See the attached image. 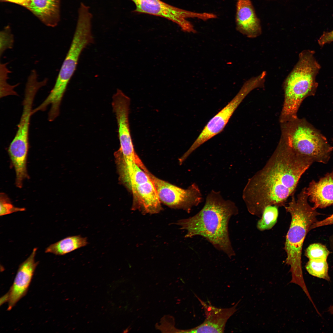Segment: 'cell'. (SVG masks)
Returning a JSON list of instances; mask_svg holds the SVG:
<instances>
[{
    "instance_id": "obj_18",
    "label": "cell",
    "mask_w": 333,
    "mask_h": 333,
    "mask_svg": "<svg viewBox=\"0 0 333 333\" xmlns=\"http://www.w3.org/2000/svg\"><path fill=\"white\" fill-rule=\"evenodd\" d=\"M329 251L319 243L311 244L306 249L305 254L309 261L306 268L310 274L316 277L324 275L328 271L327 258Z\"/></svg>"
},
{
    "instance_id": "obj_7",
    "label": "cell",
    "mask_w": 333,
    "mask_h": 333,
    "mask_svg": "<svg viewBox=\"0 0 333 333\" xmlns=\"http://www.w3.org/2000/svg\"><path fill=\"white\" fill-rule=\"evenodd\" d=\"M262 84L261 79L257 76L245 81L235 97L209 121L191 147L181 157V159L185 161L199 146L220 133L246 97L253 90L261 88Z\"/></svg>"
},
{
    "instance_id": "obj_28",
    "label": "cell",
    "mask_w": 333,
    "mask_h": 333,
    "mask_svg": "<svg viewBox=\"0 0 333 333\" xmlns=\"http://www.w3.org/2000/svg\"><path fill=\"white\" fill-rule=\"evenodd\" d=\"M332 142H333V138H332Z\"/></svg>"
},
{
    "instance_id": "obj_9",
    "label": "cell",
    "mask_w": 333,
    "mask_h": 333,
    "mask_svg": "<svg viewBox=\"0 0 333 333\" xmlns=\"http://www.w3.org/2000/svg\"><path fill=\"white\" fill-rule=\"evenodd\" d=\"M130 98L117 89L112 97V105L118 127L120 147L116 152L123 158L135 162L144 171L148 170L134 149L130 130L129 114Z\"/></svg>"
},
{
    "instance_id": "obj_4",
    "label": "cell",
    "mask_w": 333,
    "mask_h": 333,
    "mask_svg": "<svg viewBox=\"0 0 333 333\" xmlns=\"http://www.w3.org/2000/svg\"><path fill=\"white\" fill-rule=\"evenodd\" d=\"M314 54V51L310 49L300 52L297 62L283 82L284 100L280 123L297 117L303 101L315 94L318 85L316 78L321 67Z\"/></svg>"
},
{
    "instance_id": "obj_24",
    "label": "cell",
    "mask_w": 333,
    "mask_h": 333,
    "mask_svg": "<svg viewBox=\"0 0 333 333\" xmlns=\"http://www.w3.org/2000/svg\"><path fill=\"white\" fill-rule=\"evenodd\" d=\"M318 42L319 44L321 46L333 42V30L330 31L324 32L318 39Z\"/></svg>"
},
{
    "instance_id": "obj_19",
    "label": "cell",
    "mask_w": 333,
    "mask_h": 333,
    "mask_svg": "<svg viewBox=\"0 0 333 333\" xmlns=\"http://www.w3.org/2000/svg\"><path fill=\"white\" fill-rule=\"evenodd\" d=\"M88 244L87 238L80 235L69 236L51 245L46 249L45 252L57 255H63L84 247Z\"/></svg>"
},
{
    "instance_id": "obj_2",
    "label": "cell",
    "mask_w": 333,
    "mask_h": 333,
    "mask_svg": "<svg viewBox=\"0 0 333 333\" xmlns=\"http://www.w3.org/2000/svg\"><path fill=\"white\" fill-rule=\"evenodd\" d=\"M238 213L235 203L225 200L219 191L212 190L202 209L194 216L179 220L176 224L187 231L185 237L199 236L217 249L231 257L235 255L230 240L228 225L231 218Z\"/></svg>"
},
{
    "instance_id": "obj_10",
    "label": "cell",
    "mask_w": 333,
    "mask_h": 333,
    "mask_svg": "<svg viewBox=\"0 0 333 333\" xmlns=\"http://www.w3.org/2000/svg\"><path fill=\"white\" fill-rule=\"evenodd\" d=\"M131 0L136 6L134 12L166 18L177 24L185 32H196L194 26L187 20L188 18H196L206 21L209 18L208 13L195 12L182 9L161 0Z\"/></svg>"
},
{
    "instance_id": "obj_22",
    "label": "cell",
    "mask_w": 333,
    "mask_h": 333,
    "mask_svg": "<svg viewBox=\"0 0 333 333\" xmlns=\"http://www.w3.org/2000/svg\"><path fill=\"white\" fill-rule=\"evenodd\" d=\"M14 40L13 35L9 27L7 26L0 33V56L1 57L7 49H12Z\"/></svg>"
},
{
    "instance_id": "obj_1",
    "label": "cell",
    "mask_w": 333,
    "mask_h": 333,
    "mask_svg": "<svg viewBox=\"0 0 333 333\" xmlns=\"http://www.w3.org/2000/svg\"><path fill=\"white\" fill-rule=\"evenodd\" d=\"M313 162L295 152L281 137L265 165L249 179L243 190L242 199L249 212L258 215L268 206H285L302 176Z\"/></svg>"
},
{
    "instance_id": "obj_14",
    "label": "cell",
    "mask_w": 333,
    "mask_h": 333,
    "mask_svg": "<svg viewBox=\"0 0 333 333\" xmlns=\"http://www.w3.org/2000/svg\"><path fill=\"white\" fill-rule=\"evenodd\" d=\"M236 23L237 31L249 38H256L262 33L260 20L250 0H237Z\"/></svg>"
},
{
    "instance_id": "obj_12",
    "label": "cell",
    "mask_w": 333,
    "mask_h": 333,
    "mask_svg": "<svg viewBox=\"0 0 333 333\" xmlns=\"http://www.w3.org/2000/svg\"><path fill=\"white\" fill-rule=\"evenodd\" d=\"M37 249L34 248L30 256L19 266L12 285L7 292L8 310H11L27 292L39 263L35 260Z\"/></svg>"
},
{
    "instance_id": "obj_6",
    "label": "cell",
    "mask_w": 333,
    "mask_h": 333,
    "mask_svg": "<svg viewBox=\"0 0 333 333\" xmlns=\"http://www.w3.org/2000/svg\"><path fill=\"white\" fill-rule=\"evenodd\" d=\"M93 42L91 24L85 21L78 22L69 49L54 85L47 96L50 102L56 105L61 103L68 85L76 69L81 53L86 46Z\"/></svg>"
},
{
    "instance_id": "obj_3",
    "label": "cell",
    "mask_w": 333,
    "mask_h": 333,
    "mask_svg": "<svg viewBox=\"0 0 333 333\" xmlns=\"http://www.w3.org/2000/svg\"><path fill=\"white\" fill-rule=\"evenodd\" d=\"M291 197L288 205L284 206L291 217L285 243V249L287 256L286 263L290 266V271L292 276L290 282L304 289L306 285L302 266V246L311 226L318 221L317 217L320 214L308 203L306 187L302 190L298 195L296 199L294 195Z\"/></svg>"
},
{
    "instance_id": "obj_20",
    "label": "cell",
    "mask_w": 333,
    "mask_h": 333,
    "mask_svg": "<svg viewBox=\"0 0 333 333\" xmlns=\"http://www.w3.org/2000/svg\"><path fill=\"white\" fill-rule=\"evenodd\" d=\"M278 207L270 205L264 209L261 219L257 224L258 229L261 231L272 228L276 223L278 217Z\"/></svg>"
},
{
    "instance_id": "obj_27",
    "label": "cell",
    "mask_w": 333,
    "mask_h": 333,
    "mask_svg": "<svg viewBox=\"0 0 333 333\" xmlns=\"http://www.w3.org/2000/svg\"><path fill=\"white\" fill-rule=\"evenodd\" d=\"M328 311L331 314L333 315V305L331 306L328 309Z\"/></svg>"
},
{
    "instance_id": "obj_11",
    "label": "cell",
    "mask_w": 333,
    "mask_h": 333,
    "mask_svg": "<svg viewBox=\"0 0 333 333\" xmlns=\"http://www.w3.org/2000/svg\"><path fill=\"white\" fill-rule=\"evenodd\" d=\"M202 305L206 315L204 321L191 329L181 330V333H223L228 320L237 311L239 301L232 307L220 308L207 304L196 295Z\"/></svg>"
},
{
    "instance_id": "obj_8",
    "label": "cell",
    "mask_w": 333,
    "mask_h": 333,
    "mask_svg": "<svg viewBox=\"0 0 333 333\" xmlns=\"http://www.w3.org/2000/svg\"><path fill=\"white\" fill-rule=\"evenodd\" d=\"M146 172L154 185L161 203L168 207L190 213L193 207L203 201V195L196 183L183 189L157 177L149 171Z\"/></svg>"
},
{
    "instance_id": "obj_17",
    "label": "cell",
    "mask_w": 333,
    "mask_h": 333,
    "mask_svg": "<svg viewBox=\"0 0 333 333\" xmlns=\"http://www.w3.org/2000/svg\"><path fill=\"white\" fill-rule=\"evenodd\" d=\"M114 156L120 180L129 191L135 185L150 179L147 173L134 161L117 153Z\"/></svg>"
},
{
    "instance_id": "obj_26",
    "label": "cell",
    "mask_w": 333,
    "mask_h": 333,
    "mask_svg": "<svg viewBox=\"0 0 333 333\" xmlns=\"http://www.w3.org/2000/svg\"><path fill=\"white\" fill-rule=\"evenodd\" d=\"M3 1L12 2L24 6L28 0H1Z\"/></svg>"
},
{
    "instance_id": "obj_13",
    "label": "cell",
    "mask_w": 333,
    "mask_h": 333,
    "mask_svg": "<svg viewBox=\"0 0 333 333\" xmlns=\"http://www.w3.org/2000/svg\"><path fill=\"white\" fill-rule=\"evenodd\" d=\"M130 191L133 198L132 210H138L143 214H151L158 213L162 209L161 203L151 179L147 182L135 185Z\"/></svg>"
},
{
    "instance_id": "obj_25",
    "label": "cell",
    "mask_w": 333,
    "mask_h": 333,
    "mask_svg": "<svg viewBox=\"0 0 333 333\" xmlns=\"http://www.w3.org/2000/svg\"><path fill=\"white\" fill-rule=\"evenodd\" d=\"M333 224V214L327 218L320 221H318L311 226L310 230L317 228Z\"/></svg>"
},
{
    "instance_id": "obj_5",
    "label": "cell",
    "mask_w": 333,
    "mask_h": 333,
    "mask_svg": "<svg viewBox=\"0 0 333 333\" xmlns=\"http://www.w3.org/2000/svg\"><path fill=\"white\" fill-rule=\"evenodd\" d=\"M280 124L281 137L295 152L314 162H328L333 147L320 131L306 119L297 117Z\"/></svg>"
},
{
    "instance_id": "obj_15",
    "label": "cell",
    "mask_w": 333,
    "mask_h": 333,
    "mask_svg": "<svg viewBox=\"0 0 333 333\" xmlns=\"http://www.w3.org/2000/svg\"><path fill=\"white\" fill-rule=\"evenodd\" d=\"M310 201L315 209L333 204V170L318 181L312 180L306 188Z\"/></svg>"
},
{
    "instance_id": "obj_21",
    "label": "cell",
    "mask_w": 333,
    "mask_h": 333,
    "mask_svg": "<svg viewBox=\"0 0 333 333\" xmlns=\"http://www.w3.org/2000/svg\"><path fill=\"white\" fill-rule=\"evenodd\" d=\"M7 63H0V97H3L9 95H17V93L14 90V88L18 85V84L14 85L9 84L7 80L8 74L10 72L7 67Z\"/></svg>"
},
{
    "instance_id": "obj_16",
    "label": "cell",
    "mask_w": 333,
    "mask_h": 333,
    "mask_svg": "<svg viewBox=\"0 0 333 333\" xmlns=\"http://www.w3.org/2000/svg\"><path fill=\"white\" fill-rule=\"evenodd\" d=\"M61 0H28L24 7L46 25L55 27L60 20Z\"/></svg>"
},
{
    "instance_id": "obj_23",
    "label": "cell",
    "mask_w": 333,
    "mask_h": 333,
    "mask_svg": "<svg viewBox=\"0 0 333 333\" xmlns=\"http://www.w3.org/2000/svg\"><path fill=\"white\" fill-rule=\"evenodd\" d=\"M0 215L3 216L18 212L25 210L24 208H19L14 207L11 203L10 199L7 195L4 193H1L0 195Z\"/></svg>"
}]
</instances>
